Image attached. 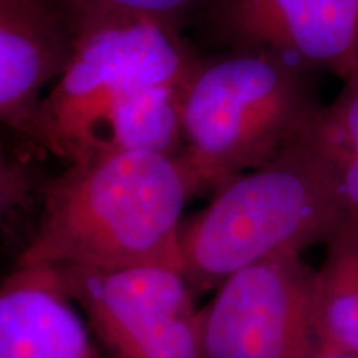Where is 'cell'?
<instances>
[{
    "instance_id": "8fae6325",
    "label": "cell",
    "mask_w": 358,
    "mask_h": 358,
    "mask_svg": "<svg viewBox=\"0 0 358 358\" xmlns=\"http://www.w3.org/2000/svg\"><path fill=\"white\" fill-rule=\"evenodd\" d=\"M325 245L313 277L319 348L358 353V217H343Z\"/></svg>"
},
{
    "instance_id": "6da1fadb",
    "label": "cell",
    "mask_w": 358,
    "mask_h": 358,
    "mask_svg": "<svg viewBox=\"0 0 358 358\" xmlns=\"http://www.w3.org/2000/svg\"><path fill=\"white\" fill-rule=\"evenodd\" d=\"M191 196L189 176L173 156L122 151L70 164L45 186L42 217L19 267L181 271V214Z\"/></svg>"
},
{
    "instance_id": "7c38bea8",
    "label": "cell",
    "mask_w": 358,
    "mask_h": 358,
    "mask_svg": "<svg viewBox=\"0 0 358 358\" xmlns=\"http://www.w3.org/2000/svg\"><path fill=\"white\" fill-rule=\"evenodd\" d=\"M310 131L332 161L347 216L358 217V70L330 105H322Z\"/></svg>"
},
{
    "instance_id": "5b68a950",
    "label": "cell",
    "mask_w": 358,
    "mask_h": 358,
    "mask_svg": "<svg viewBox=\"0 0 358 358\" xmlns=\"http://www.w3.org/2000/svg\"><path fill=\"white\" fill-rule=\"evenodd\" d=\"M53 268L113 358H203L201 310L179 268Z\"/></svg>"
},
{
    "instance_id": "9c48e42d",
    "label": "cell",
    "mask_w": 358,
    "mask_h": 358,
    "mask_svg": "<svg viewBox=\"0 0 358 358\" xmlns=\"http://www.w3.org/2000/svg\"><path fill=\"white\" fill-rule=\"evenodd\" d=\"M0 358H100L53 267H19L3 280Z\"/></svg>"
},
{
    "instance_id": "3957f363",
    "label": "cell",
    "mask_w": 358,
    "mask_h": 358,
    "mask_svg": "<svg viewBox=\"0 0 358 358\" xmlns=\"http://www.w3.org/2000/svg\"><path fill=\"white\" fill-rule=\"evenodd\" d=\"M312 73L271 50L199 57L181 87L179 161L194 194L262 166L306 131L322 108Z\"/></svg>"
},
{
    "instance_id": "4fadbf2b",
    "label": "cell",
    "mask_w": 358,
    "mask_h": 358,
    "mask_svg": "<svg viewBox=\"0 0 358 358\" xmlns=\"http://www.w3.org/2000/svg\"><path fill=\"white\" fill-rule=\"evenodd\" d=\"M69 19L71 27L80 22L110 15L151 17L181 27L206 0H50Z\"/></svg>"
},
{
    "instance_id": "7a4b0ae2",
    "label": "cell",
    "mask_w": 358,
    "mask_h": 358,
    "mask_svg": "<svg viewBox=\"0 0 358 358\" xmlns=\"http://www.w3.org/2000/svg\"><path fill=\"white\" fill-rule=\"evenodd\" d=\"M345 216L332 161L308 124L262 166L219 187L181 226V271L196 294L208 292L250 264L327 243Z\"/></svg>"
},
{
    "instance_id": "30bf717a",
    "label": "cell",
    "mask_w": 358,
    "mask_h": 358,
    "mask_svg": "<svg viewBox=\"0 0 358 358\" xmlns=\"http://www.w3.org/2000/svg\"><path fill=\"white\" fill-rule=\"evenodd\" d=\"M182 83L151 85L116 101L103 120L95 156L146 151L179 158L185 148Z\"/></svg>"
},
{
    "instance_id": "52a82bcc",
    "label": "cell",
    "mask_w": 358,
    "mask_h": 358,
    "mask_svg": "<svg viewBox=\"0 0 358 358\" xmlns=\"http://www.w3.org/2000/svg\"><path fill=\"white\" fill-rule=\"evenodd\" d=\"M204 12L227 48L277 52L343 80L358 70V0H206Z\"/></svg>"
},
{
    "instance_id": "277c9868",
    "label": "cell",
    "mask_w": 358,
    "mask_h": 358,
    "mask_svg": "<svg viewBox=\"0 0 358 358\" xmlns=\"http://www.w3.org/2000/svg\"><path fill=\"white\" fill-rule=\"evenodd\" d=\"M73 30V58L42 103L43 150L69 164L95 156L116 101L151 85L182 83L199 60L181 27L151 17H98Z\"/></svg>"
},
{
    "instance_id": "8992f818",
    "label": "cell",
    "mask_w": 358,
    "mask_h": 358,
    "mask_svg": "<svg viewBox=\"0 0 358 358\" xmlns=\"http://www.w3.org/2000/svg\"><path fill=\"white\" fill-rule=\"evenodd\" d=\"M315 271L302 256L241 268L201 308L203 358H308L319 348Z\"/></svg>"
},
{
    "instance_id": "5bb4252c",
    "label": "cell",
    "mask_w": 358,
    "mask_h": 358,
    "mask_svg": "<svg viewBox=\"0 0 358 358\" xmlns=\"http://www.w3.org/2000/svg\"><path fill=\"white\" fill-rule=\"evenodd\" d=\"M308 358H358V353L334 352V350H325V348H317V352Z\"/></svg>"
},
{
    "instance_id": "ba28073f",
    "label": "cell",
    "mask_w": 358,
    "mask_h": 358,
    "mask_svg": "<svg viewBox=\"0 0 358 358\" xmlns=\"http://www.w3.org/2000/svg\"><path fill=\"white\" fill-rule=\"evenodd\" d=\"M73 53V27L50 0H0V118L40 148L42 92Z\"/></svg>"
}]
</instances>
